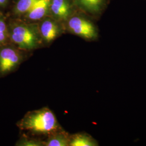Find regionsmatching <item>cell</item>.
Wrapping results in <instances>:
<instances>
[{
    "label": "cell",
    "mask_w": 146,
    "mask_h": 146,
    "mask_svg": "<svg viewBox=\"0 0 146 146\" xmlns=\"http://www.w3.org/2000/svg\"><path fill=\"white\" fill-rule=\"evenodd\" d=\"M16 125L25 133L39 137H46L62 128L56 115L47 107L27 112Z\"/></svg>",
    "instance_id": "cell-1"
},
{
    "label": "cell",
    "mask_w": 146,
    "mask_h": 146,
    "mask_svg": "<svg viewBox=\"0 0 146 146\" xmlns=\"http://www.w3.org/2000/svg\"><path fill=\"white\" fill-rule=\"evenodd\" d=\"M10 42L21 50L33 52L44 48L37 23L8 17Z\"/></svg>",
    "instance_id": "cell-2"
},
{
    "label": "cell",
    "mask_w": 146,
    "mask_h": 146,
    "mask_svg": "<svg viewBox=\"0 0 146 146\" xmlns=\"http://www.w3.org/2000/svg\"><path fill=\"white\" fill-rule=\"evenodd\" d=\"M94 19L78 10L63 22L66 34L79 37L88 42L97 41L99 30Z\"/></svg>",
    "instance_id": "cell-3"
},
{
    "label": "cell",
    "mask_w": 146,
    "mask_h": 146,
    "mask_svg": "<svg viewBox=\"0 0 146 146\" xmlns=\"http://www.w3.org/2000/svg\"><path fill=\"white\" fill-rule=\"evenodd\" d=\"M32 53L21 50L11 42L0 46V78L14 72Z\"/></svg>",
    "instance_id": "cell-4"
},
{
    "label": "cell",
    "mask_w": 146,
    "mask_h": 146,
    "mask_svg": "<svg viewBox=\"0 0 146 146\" xmlns=\"http://www.w3.org/2000/svg\"><path fill=\"white\" fill-rule=\"evenodd\" d=\"M44 48L49 47L58 37L66 34L63 23L47 16L37 23Z\"/></svg>",
    "instance_id": "cell-5"
},
{
    "label": "cell",
    "mask_w": 146,
    "mask_h": 146,
    "mask_svg": "<svg viewBox=\"0 0 146 146\" xmlns=\"http://www.w3.org/2000/svg\"><path fill=\"white\" fill-rule=\"evenodd\" d=\"M78 11L74 0H50L48 16L63 23Z\"/></svg>",
    "instance_id": "cell-6"
},
{
    "label": "cell",
    "mask_w": 146,
    "mask_h": 146,
    "mask_svg": "<svg viewBox=\"0 0 146 146\" xmlns=\"http://www.w3.org/2000/svg\"><path fill=\"white\" fill-rule=\"evenodd\" d=\"M74 1L79 11L90 16L95 20L101 17L108 3V0Z\"/></svg>",
    "instance_id": "cell-7"
},
{
    "label": "cell",
    "mask_w": 146,
    "mask_h": 146,
    "mask_svg": "<svg viewBox=\"0 0 146 146\" xmlns=\"http://www.w3.org/2000/svg\"><path fill=\"white\" fill-rule=\"evenodd\" d=\"M50 0H37L20 19L27 22L37 23L48 16Z\"/></svg>",
    "instance_id": "cell-8"
},
{
    "label": "cell",
    "mask_w": 146,
    "mask_h": 146,
    "mask_svg": "<svg viewBox=\"0 0 146 146\" xmlns=\"http://www.w3.org/2000/svg\"><path fill=\"white\" fill-rule=\"evenodd\" d=\"M37 0H13L9 11L7 13L8 17L20 19L31 8Z\"/></svg>",
    "instance_id": "cell-9"
},
{
    "label": "cell",
    "mask_w": 146,
    "mask_h": 146,
    "mask_svg": "<svg viewBox=\"0 0 146 146\" xmlns=\"http://www.w3.org/2000/svg\"><path fill=\"white\" fill-rule=\"evenodd\" d=\"M70 134L63 128L47 136L44 146H69Z\"/></svg>",
    "instance_id": "cell-10"
},
{
    "label": "cell",
    "mask_w": 146,
    "mask_h": 146,
    "mask_svg": "<svg viewBox=\"0 0 146 146\" xmlns=\"http://www.w3.org/2000/svg\"><path fill=\"white\" fill-rule=\"evenodd\" d=\"M98 146V142L87 133L80 132L70 134L69 146Z\"/></svg>",
    "instance_id": "cell-11"
},
{
    "label": "cell",
    "mask_w": 146,
    "mask_h": 146,
    "mask_svg": "<svg viewBox=\"0 0 146 146\" xmlns=\"http://www.w3.org/2000/svg\"><path fill=\"white\" fill-rule=\"evenodd\" d=\"M8 19L7 14L0 12V46L11 42Z\"/></svg>",
    "instance_id": "cell-12"
},
{
    "label": "cell",
    "mask_w": 146,
    "mask_h": 146,
    "mask_svg": "<svg viewBox=\"0 0 146 146\" xmlns=\"http://www.w3.org/2000/svg\"><path fill=\"white\" fill-rule=\"evenodd\" d=\"M16 146H44V140L41 137L23 133L16 143Z\"/></svg>",
    "instance_id": "cell-13"
},
{
    "label": "cell",
    "mask_w": 146,
    "mask_h": 146,
    "mask_svg": "<svg viewBox=\"0 0 146 146\" xmlns=\"http://www.w3.org/2000/svg\"><path fill=\"white\" fill-rule=\"evenodd\" d=\"M13 0H0V8L4 9L6 8L11 7Z\"/></svg>",
    "instance_id": "cell-14"
}]
</instances>
